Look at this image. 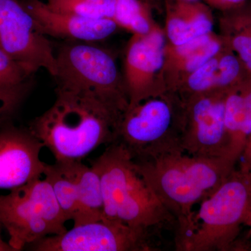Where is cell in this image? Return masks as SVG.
<instances>
[{
    "label": "cell",
    "mask_w": 251,
    "mask_h": 251,
    "mask_svg": "<svg viewBox=\"0 0 251 251\" xmlns=\"http://www.w3.org/2000/svg\"><path fill=\"white\" fill-rule=\"evenodd\" d=\"M205 1L216 7L229 11L246 4L248 0H205Z\"/></svg>",
    "instance_id": "obj_26"
},
{
    "label": "cell",
    "mask_w": 251,
    "mask_h": 251,
    "mask_svg": "<svg viewBox=\"0 0 251 251\" xmlns=\"http://www.w3.org/2000/svg\"><path fill=\"white\" fill-rule=\"evenodd\" d=\"M29 84L0 87V125L9 119L16 112L27 95Z\"/></svg>",
    "instance_id": "obj_21"
},
{
    "label": "cell",
    "mask_w": 251,
    "mask_h": 251,
    "mask_svg": "<svg viewBox=\"0 0 251 251\" xmlns=\"http://www.w3.org/2000/svg\"><path fill=\"white\" fill-rule=\"evenodd\" d=\"M239 161H240L239 169L251 173V135L247 140Z\"/></svg>",
    "instance_id": "obj_25"
},
{
    "label": "cell",
    "mask_w": 251,
    "mask_h": 251,
    "mask_svg": "<svg viewBox=\"0 0 251 251\" xmlns=\"http://www.w3.org/2000/svg\"><path fill=\"white\" fill-rule=\"evenodd\" d=\"M242 68L240 59L233 54H225L219 57L216 88L227 90L240 82Z\"/></svg>",
    "instance_id": "obj_20"
},
{
    "label": "cell",
    "mask_w": 251,
    "mask_h": 251,
    "mask_svg": "<svg viewBox=\"0 0 251 251\" xmlns=\"http://www.w3.org/2000/svg\"><path fill=\"white\" fill-rule=\"evenodd\" d=\"M52 106L29 129L55 161H82L96 149L116 141L124 112L97 96L57 85Z\"/></svg>",
    "instance_id": "obj_1"
},
{
    "label": "cell",
    "mask_w": 251,
    "mask_h": 251,
    "mask_svg": "<svg viewBox=\"0 0 251 251\" xmlns=\"http://www.w3.org/2000/svg\"><path fill=\"white\" fill-rule=\"evenodd\" d=\"M179 9L186 17L175 16L168 21L167 25L168 39L175 47L184 45L199 36L211 34L212 22L201 5L182 1Z\"/></svg>",
    "instance_id": "obj_15"
},
{
    "label": "cell",
    "mask_w": 251,
    "mask_h": 251,
    "mask_svg": "<svg viewBox=\"0 0 251 251\" xmlns=\"http://www.w3.org/2000/svg\"><path fill=\"white\" fill-rule=\"evenodd\" d=\"M181 1H184V2H192V1H198V0H181Z\"/></svg>",
    "instance_id": "obj_28"
},
{
    "label": "cell",
    "mask_w": 251,
    "mask_h": 251,
    "mask_svg": "<svg viewBox=\"0 0 251 251\" xmlns=\"http://www.w3.org/2000/svg\"><path fill=\"white\" fill-rule=\"evenodd\" d=\"M227 90L195 94L184 103L181 138L184 152L194 156L227 159L228 138L225 123Z\"/></svg>",
    "instance_id": "obj_10"
},
{
    "label": "cell",
    "mask_w": 251,
    "mask_h": 251,
    "mask_svg": "<svg viewBox=\"0 0 251 251\" xmlns=\"http://www.w3.org/2000/svg\"><path fill=\"white\" fill-rule=\"evenodd\" d=\"M44 176L67 221L75 226L103 219L101 183L94 167L82 161H55L46 164Z\"/></svg>",
    "instance_id": "obj_8"
},
{
    "label": "cell",
    "mask_w": 251,
    "mask_h": 251,
    "mask_svg": "<svg viewBox=\"0 0 251 251\" xmlns=\"http://www.w3.org/2000/svg\"><path fill=\"white\" fill-rule=\"evenodd\" d=\"M114 21L117 25L145 35L151 29L146 9L140 0H116Z\"/></svg>",
    "instance_id": "obj_18"
},
{
    "label": "cell",
    "mask_w": 251,
    "mask_h": 251,
    "mask_svg": "<svg viewBox=\"0 0 251 251\" xmlns=\"http://www.w3.org/2000/svg\"><path fill=\"white\" fill-rule=\"evenodd\" d=\"M249 227H250V230H249V236H250L251 239V221L250 224L249 225Z\"/></svg>",
    "instance_id": "obj_29"
},
{
    "label": "cell",
    "mask_w": 251,
    "mask_h": 251,
    "mask_svg": "<svg viewBox=\"0 0 251 251\" xmlns=\"http://www.w3.org/2000/svg\"><path fill=\"white\" fill-rule=\"evenodd\" d=\"M184 103L168 97H150L122 114L116 141L125 147L133 159L184 151Z\"/></svg>",
    "instance_id": "obj_5"
},
{
    "label": "cell",
    "mask_w": 251,
    "mask_h": 251,
    "mask_svg": "<svg viewBox=\"0 0 251 251\" xmlns=\"http://www.w3.org/2000/svg\"><path fill=\"white\" fill-rule=\"evenodd\" d=\"M165 39L160 31L151 29L145 35L135 34L126 54V88L129 106L154 97L150 79L163 67Z\"/></svg>",
    "instance_id": "obj_13"
},
{
    "label": "cell",
    "mask_w": 251,
    "mask_h": 251,
    "mask_svg": "<svg viewBox=\"0 0 251 251\" xmlns=\"http://www.w3.org/2000/svg\"><path fill=\"white\" fill-rule=\"evenodd\" d=\"M0 49L31 74H57L52 44L21 0H0Z\"/></svg>",
    "instance_id": "obj_9"
},
{
    "label": "cell",
    "mask_w": 251,
    "mask_h": 251,
    "mask_svg": "<svg viewBox=\"0 0 251 251\" xmlns=\"http://www.w3.org/2000/svg\"><path fill=\"white\" fill-rule=\"evenodd\" d=\"M148 234L120 223L101 219L79 225L64 233L31 244L37 251H145Z\"/></svg>",
    "instance_id": "obj_11"
},
{
    "label": "cell",
    "mask_w": 251,
    "mask_h": 251,
    "mask_svg": "<svg viewBox=\"0 0 251 251\" xmlns=\"http://www.w3.org/2000/svg\"><path fill=\"white\" fill-rule=\"evenodd\" d=\"M133 161L174 218L175 240L191 228L196 204L215 191L236 166L225 158L194 156L184 151Z\"/></svg>",
    "instance_id": "obj_2"
},
{
    "label": "cell",
    "mask_w": 251,
    "mask_h": 251,
    "mask_svg": "<svg viewBox=\"0 0 251 251\" xmlns=\"http://www.w3.org/2000/svg\"><path fill=\"white\" fill-rule=\"evenodd\" d=\"M44 148L29 128L0 130V189L12 190L44 176L47 163L40 153Z\"/></svg>",
    "instance_id": "obj_12"
},
{
    "label": "cell",
    "mask_w": 251,
    "mask_h": 251,
    "mask_svg": "<svg viewBox=\"0 0 251 251\" xmlns=\"http://www.w3.org/2000/svg\"><path fill=\"white\" fill-rule=\"evenodd\" d=\"M221 49V45L219 41L211 39L205 45L183 59L185 69L191 74L208 61L216 57Z\"/></svg>",
    "instance_id": "obj_23"
},
{
    "label": "cell",
    "mask_w": 251,
    "mask_h": 251,
    "mask_svg": "<svg viewBox=\"0 0 251 251\" xmlns=\"http://www.w3.org/2000/svg\"><path fill=\"white\" fill-rule=\"evenodd\" d=\"M46 36L94 42L103 40L117 30L112 19H92L57 12L41 0H21Z\"/></svg>",
    "instance_id": "obj_14"
},
{
    "label": "cell",
    "mask_w": 251,
    "mask_h": 251,
    "mask_svg": "<svg viewBox=\"0 0 251 251\" xmlns=\"http://www.w3.org/2000/svg\"><path fill=\"white\" fill-rule=\"evenodd\" d=\"M219 58L215 57L191 73L188 87L195 94L207 93L216 88Z\"/></svg>",
    "instance_id": "obj_19"
},
{
    "label": "cell",
    "mask_w": 251,
    "mask_h": 251,
    "mask_svg": "<svg viewBox=\"0 0 251 251\" xmlns=\"http://www.w3.org/2000/svg\"><path fill=\"white\" fill-rule=\"evenodd\" d=\"M229 11V44L251 76V5L247 2Z\"/></svg>",
    "instance_id": "obj_16"
},
{
    "label": "cell",
    "mask_w": 251,
    "mask_h": 251,
    "mask_svg": "<svg viewBox=\"0 0 251 251\" xmlns=\"http://www.w3.org/2000/svg\"><path fill=\"white\" fill-rule=\"evenodd\" d=\"M211 39L212 37L210 36V34L196 38L184 45L176 47V54L182 59L186 58L190 54L193 53L195 51L198 50V49L207 44Z\"/></svg>",
    "instance_id": "obj_24"
},
{
    "label": "cell",
    "mask_w": 251,
    "mask_h": 251,
    "mask_svg": "<svg viewBox=\"0 0 251 251\" xmlns=\"http://www.w3.org/2000/svg\"><path fill=\"white\" fill-rule=\"evenodd\" d=\"M92 166L98 172L101 183L103 219L146 234L151 229L175 222L122 144H110Z\"/></svg>",
    "instance_id": "obj_3"
},
{
    "label": "cell",
    "mask_w": 251,
    "mask_h": 251,
    "mask_svg": "<svg viewBox=\"0 0 251 251\" xmlns=\"http://www.w3.org/2000/svg\"><path fill=\"white\" fill-rule=\"evenodd\" d=\"M67 222L46 178H36L0 196V224L7 230L8 243L14 251L64 233Z\"/></svg>",
    "instance_id": "obj_6"
},
{
    "label": "cell",
    "mask_w": 251,
    "mask_h": 251,
    "mask_svg": "<svg viewBox=\"0 0 251 251\" xmlns=\"http://www.w3.org/2000/svg\"><path fill=\"white\" fill-rule=\"evenodd\" d=\"M251 221V173L234 169L200 203L192 226L175 240L179 251H227L236 248L242 226Z\"/></svg>",
    "instance_id": "obj_4"
},
{
    "label": "cell",
    "mask_w": 251,
    "mask_h": 251,
    "mask_svg": "<svg viewBox=\"0 0 251 251\" xmlns=\"http://www.w3.org/2000/svg\"><path fill=\"white\" fill-rule=\"evenodd\" d=\"M14 251L12 248L10 247L9 243L6 244L4 241L1 239V236H0V251Z\"/></svg>",
    "instance_id": "obj_27"
},
{
    "label": "cell",
    "mask_w": 251,
    "mask_h": 251,
    "mask_svg": "<svg viewBox=\"0 0 251 251\" xmlns=\"http://www.w3.org/2000/svg\"><path fill=\"white\" fill-rule=\"evenodd\" d=\"M54 11L92 19H114L116 0H46Z\"/></svg>",
    "instance_id": "obj_17"
},
{
    "label": "cell",
    "mask_w": 251,
    "mask_h": 251,
    "mask_svg": "<svg viewBox=\"0 0 251 251\" xmlns=\"http://www.w3.org/2000/svg\"><path fill=\"white\" fill-rule=\"evenodd\" d=\"M57 85L89 92L125 112L129 105L126 86L111 54L92 44H69L56 54Z\"/></svg>",
    "instance_id": "obj_7"
},
{
    "label": "cell",
    "mask_w": 251,
    "mask_h": 251,
    "mask_svg": "<svg viewBox=\"0 0 251 251\" xmlns=\"http://www.w3.org/2000/svg\"><path fill=\"white\" fill-rule=\"evenodd\" d=\"M31 74L0 49V87L18 85L27 82Z\"/></svg>",
    "instance_id": "obj_22"
}]
</instances>
